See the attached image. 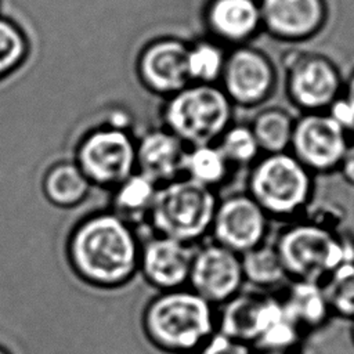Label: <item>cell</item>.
<instances>
[{
    "label": "cell",
    "mask_w": 354,
    "mask_h": 354,
    "mask_svg": "<svg viewBox=\"0 0 354 354\" xmlns=\"http://www.w3.org/2000/svg\"><path fill=\"white\" fill-rule=\"evenodd\" d=\"M350 142L347 131L326 112H306L293 124L289 152L315 177L337 171Z\"/></svg>",
    "instance_id": "obj_8"
},
{
    "label": "cell",
    "mask_w": 354,
    "mask_h": 354,
    "mask_svg": "<svg viewBox=\"0 0 354 354\" xmlns=\"http://www.w3.org/2000/svg\"><path fill=\"white\" fill-rule=\"evenodd\" d=\"M344 217L346 213L342 206L326 201L317 203L313 199V202L307 206L301 217L297 220H304L335 232H343Z\"/></svg>",
    "instance_id": "obj_30"
},
{
    "label": "cell",
    "mask_w": 354,
    "mask_h": 354,
    "mask_svg": "<svg viewBox=\"0 0 354 354\" xmlns=\"http://www.w3.org/2000/svg\"><path fill=\"white\" fill-rule=\"evenodd\" d=\"M261 28L285 39L314 33L324 19L321 0H259Z\"/></svg>",
    "instance_id": "obj_17"
},
{
    "label": "cell",
    "mask_w": 354,
    "mask_h": 354,
    "mask_svg": "<svg viewBox=\"0 0 354 354\" xmlns=\"http://www.w3.org/2000/svg\"><path fill=\"white\" fill-rule=\"evenodd\" d=\"M218 199L217 191L183 176L158 187L147 225L152 234L199 245L210 234Z\"/></svg>",
    "instance_id": "obj_5"
},
{
    "label": "cell",
    "mask_w": 354,
    "mask_h": 354,
    "mask_svg": "<svg viewBox=\"0 0 354 354\" xmlns=\"http://www.w3.org/2000/svg\"><path fill=\"white\" fill-rule=\"evenodd\" d=\"M225 48L212 41H201L189 46L187 66L192 83L214 84L220 82Z\"/></svg>",
    "instance_id": "obj_28"
},
{
    "label": "cell",
    "mask_w": 354,
    "mask_h": 354,
    "mask_svg": "<svg viewBox=\"0 0 354 354\" xmlns=\"http://www.w3.org/2000/svg\"><path fill=\"white\" fill-rule=\"evenodd\" d=\"M241 264L245 288L264 293H278L289 282L272 241L241 254Z\"/></svg>",
    "instance_id": "obj_20"
},
{
    "label": "cell",
    "mask_w": 354,
    "mask_h": 354,
    "mask_svg": "<svg viewBox=\"0 0 354 354\" xmlns=\"http://www.w3.org/2000/svg\"><path fill=\"white\" fill-rule=\"evenodd\" d=\"M206 18L217 43L225 50L250 37L261 25L256 0H213Z\"/></svg>",
    "instance_id": "obj_18"
},
{
    "label": "cell",
    "mask_w": 354,
    "mask_h": 354,
    "mask_svg": "<svg viewBox=\"0 0 354 354\" xmlns=\"http://www.w3.org/2000/svg\"><path fill=\"white\" fill-rule=\"evenodd\" d=\"M195 354H257V350L245 342L214 332Z\"/></svg>",
    "instance_id": "obj_31"
},
{
    "label": "cell",
    "mask_w": 354,
    "mask_h": 354,
    "mask_svg": "<svg viewBox=\"0 0 354 354\" xmlns=\"http://www.w3.org/2000/svg\"><path fill=\"white\" fill-rule=\"evenodd\" d=\"M277 295L306 337L324 329L333 318L321 283L289 281Z\"/></svg>",
    "instance_id": "obj_19"
},
{
    "label": "cell",
    "mask_w": 354,
    "mask_h": 354,
    "mask_svg": "<svg viewBox=\"0 0 354 354\" xmlns=\"http://www.w3.org/2000/svg\"><path fill=\"white\" fill-rule=\"evenodd\" d=\"M141 328L163 354H195L217 330L216 307L188 286L156 292L141 313Z\"/></svg>",
    "instance_id": "obj_2"
},
{
    "label": "cell",
    "mask_w": 354,
    "mask_h": 354,
    "mask_svg": "<svg viewBox=\"0 0 354 354\" xmlns=\"http://www.w3.org/2000/svg\"><path fill=\"white\" fill-rule=\"evenodd\" d=\"M257 354H307L304 347H295L286 350H267V351H257Z\"/></svg>",
    "instance_id": "obj_33"
},
{
    "label": "cell",
    "mask_w": 354,
    "mask_h": 354,
    "mask_svg": "<svg viewBox=\"0 0 354 354\" xmlns=\"http://www.w3.org/2000/svg\"><path fill=\"white\" fill-rule=\"evenodd\" d=\"M260 102H261V101H260ZM260 102H259V104H260ZM259 104H257V105H256V106H254V109H256V112H261V111H260V109H259ZM279 111H281V109H279ZM300 113H301V109H300V108H299V112H297V113H296V115H295V116H292V118H293V119H296V118H297V116H299V115H300ZM288 115H289V113H288Z\"/></svg>",
    "instance_id": "obj_36"
},
{
    "label": "cell",
    "mask_w": 354,
    "mask_h": 354,
    "mask_svg": "<svg viewBox=\"0 0 354 354\" xmlns=\"http://www.w3.org/2000/svg\"><path fill=\"white\" fill-rule=\"evenodd\" d=\"M75 162L91 184L113 189L136 171V140L119 129L93 130L79 142Z\"/></svg>",
    "instance_id": "obj_7"
},
{
    "label": "cell",
    "mask_w": 354,
    "mask_h": 354,
    "mask_svg": "<svg viewBox=\"0 0 354 354\" xmlns=\"http://www.w3.org/2000/svg\"><path fill=\"white\" fill-rule=\"evenodd\" d=\"M350 337H351V342L354 346V319L350 321Z\"/></svg>",
    "instance_id": "obj_35"
},
{
    "label": "cell",
    "mask_w": 354,
    "mask_h": 354,
    "mask_svg": "<svg viewBox=\"0 0 354 354\" xmlns=\"http://www.w3.org/2000/svg\"><path fill=\"white\" fill-rule=\"evenodd\" d=\"M289 281L322 283L340 264L354 261V238L304 220L283 223L272 241Z\"/></svg>",
    "instance_id": "obj_4"
},
{
    "label": "cell",
    "mask_w": 354,
    "mask_h": 354,
    "mask_svg": "<svg viewBox=\"0 0 354 354\" xmlns=\"http://www.w3.org/2000/svg\"><path fill=\"white\" fill-rule=\"evenodd\" d=\"M333 318L354 319V261L335 268L321 283Z\"/></svg>",
    "instance_id": "obj_27"
},
{
    "label": "cell",
    "mask_w": 354,
    "mask_h": 354,
    "mask_svg": "<svg viewBox=\"0 0 354 354\" xmlns=\"http://www.w3.org/2000/svg\"><path fill=\"white\" fill-rule=\"evenodd\" d=\"M245 191L271 220L289 223L313 202L315 176L290 152L261 155L248 170Z\"/></svg>",
    "instance_id": "obj_3"
},
{
    "label": "cell",
    "mask_w": 354,
    "mask_h": 354,
    "mask_svg": "<svg viewBox=\"0 0 354 354\" xmlns=\"http://www.w3.org/2000/svg\"><path fill=\"white\" fill-rule=\"evenodd\" d=\"M275 299V293L245 288L216 307L217 332L253 346L271 313Z\"/></svg>",
    "instance_id": "obj_15"
},
{
    "label": "cell",
    "mask_w": 354,
    "mask_h": 354,
    "mask_svg": "<svg viewBox=\"0 0 354 354\" xmlns=\"http://www.w3.org/2000/svg\"><path fill=\"white\" fill-rule=\"evenodd\" d=\"M0 354H8L3 347H0Z\"/></svg>",
    "instance_id": "obj_37"
},
{
    "label": "cell",
    "mask_w": 354,
    "mask_h": 354,
    "mask_svg": "<svg viewBox=\"0 0 354 354\" xmlns=\"http://www.w3.org/2000/svg\"><path fill=\"white\" fill-rule=\"evenodd\" d=\"M185 43L177 40H159L149 44L138 61V72L142 82L155 93L173 95L174 93L189 86Z\"/></svg>",
    "instance_id": "obj_14"
},
{
    "label": "cell",
    "mask_w": 354,
    "mask_h": 354,
    "mask_svg": "<svg viewBox=\"0 0 354 354\" xmlns=\"http://www.w3.org/2000/svg\"><path fill=\"white\" fill-rule=\"evenodd\" d=\"M188 288L214 307L221 306L245 289L241 256L213 241L196 245Z\"/></svg>",
    "instance_id": "obj_10"
},
{
    "label": "cell",
    "mask_w": 354,
    "mask_h": 354,
    "mask_svg": "<svg viewBox=\"0 0 354 354\" xmlns=\"http://www.w3.org/2000/svg\"><path fill=\"white\" fill-rule=\"evenodd\" d=\"M342 97H344V98L351 104V106L354 108V75H353L351 79L347 82L344 90H343Z\"/></svg>",
    "instance_id": "obj_34"
},
{
    "label": "cell",
    "mask_w": 354,
    "mask_h": 354,
    "mask_svg": "<svg viewBox=\"0 0 354 354\" xmlns=\"http://www.w3.org/2000/svg\"><path fill=\"white\" fill-rule=\"evenodd\" d=\"M340 177L350 185L354 187V137L350 138V142L342 156L337 171Z\"/></svg>",
    "instance_id": "obj_32"
},
{
    "label": "cell",
    "mask_w": 354,
    "mask_h": 354,
    "mask_svg": "<svg viewBox=\"0 0 354 354\" xmlns=\"http://www.w3.org/2000/svg\"><path fill=\"white\" fill-rule=\"evenodd\" d=\"M158 185L138 171H134L112 194V213L131 227L148 224Z\"/></svg>",
    "instance_id": "obj_21"
},
{
    "label": "cell",
    "mask_w": 354,
    "mask_h": 354,
    "mask_svg": "<svg viewBox=\"0 0 354 354\" xmlns=\"http://www.w3.org/2000/svg\"><path fill=\"white\" fill-rule=\"evenodd\" d=\"M188 147L167 129H155L136 141V171L158 187L184 176Z\"/></svg>",
    "instance_id": "obj_16"
},
{
    "label": "cell",
    "mask_w": 354,
    "mask_h": 354,
    "mask_svg": "<svg viewBox=\"0 0 354 354\" xmlns=\"http://www.w3.org/2000/svg\"><path fill=\"white\" fill-rule=\"evenodd\" d=\"M216 145L235 171H248L261 156L260 148L249 124L231 123L216 141Z\"/></svg>",
    "instance_id": "obj_26"
},
{
    "label": "cell",
    "mask_w": 354,
    "mask_h": 354,
    "mask_svg": "<svg viewBox=\"0 0 354 354\" xmlns=\"http://www.w3.org/2000/svg\"><path fill=\"white\" fill-rule=\"evenodd\" d=\"M234 171L216 144L198 145L187 149L184 177L203 187L218 191V188L230 181Z\"/></svg>",
    "instance_id": "obj_23"
},
{
    "label": "cell",
    "mask_w": 354,
    "mask_h": 354,
    "mask_svg": "<svg viewBox=\"0 0 354 354\" xmlns=\"http://www.w3.org/2000/svg\"><path fill=\"white\" fill-rule=\"evenodd\" d=\"M195 248L196 245L151 234L141 241L138 272L158 292L184 288L188 285Z\"/></svg>",
    "instance_id": "obj_11"
},
{
    "label": "cell",
    "mask_w": 354,
    "mask_h": 354,
    "mask_svg": "<svg viewBox=\"0 0 354 354\" xmlns=\"http://www.w3.org/2000/svg\"><path fill=\"white\" fill-rule=\"evenodd\" d=\"M271 218L246 192L218 199L210 228V241L243 254L270 241Z\"/></svg>",
    "instance_id": "obj_9"
},
{
    "label": "cell",
    "mask_w": 354,
    "mask_h": 354,
    "mask_svg": "<svg viewBox=\"0 0 354 354\" xmlns=\"http://www.w3.org/2000/svg\"><path fill=\"white\" fill-rule=\"evenodd\" d=\"M293 124L295 120L279 109L261 111L249 122L261 155L289 152Z\"/></svg>",
    "instance_id": "obj_24"
},
{
    "label": "cell",
    "mask_w": 354,
    "mask_h": 354,
    "mask_svg": "<svg viewBox=\"0 0 354 354\" xmlns=\"http://www.w3.org/2000/svg\"><path fill=\"white\" fill-rule=\"evenodd\" d=\"M163 123L188 148L216 144L232 123V101L220 83H191L169 97Z\"/></svg>",
    "instance_id": "obj_6"
},
{
    "label": "cell",
    "mask_w": 354,
    "mask_h": 354,
    "mask_svg": "<svg viewBox=\"0 0 354 354\" xmlns=\"http://www.w3.org/2000/svg\"><path fill=\"white\" fill-rule=\"evenodd\" d=\"M289 94L304 112H325L342 97V83L335 68L321 57H300L289 68Z\"/></svg>",
    "instance_id": "obj_13"
},
{
    "label": "cell",
    "mask_w": 354,
    "mask_h": 354,
    "mask_svg": "<svg viewBox=\"0 0 354 354\" xmlns=\"http://www.w3.org/2000/svg\"><path fill=\"white\" fill-rule=\"evenodd\" d=\"M274 73L270 62L259 51L235 44L225 51L220 86L238 105H256L270 93Z\"/></svg>",
    "instance_id": "obj_12"
},
{
    "label": "cell",
    "mask_w": 354,
    "mask_h": 354,
    "mask_svg": "<svg viewBox=\"0 0 354 354\" xmlns=\"http://www.w3.org/2000/svg\"><path fill=\"white\" fill-rule=\"evenodd\" d=\"M277 295V293H275ZM306 336L297 328V325L286 314L278 295L272 310L257 336L253 347L257 351L267 350H286L301 347Z\"/></svg>",
    "instance_id": "obj_25"
},
{
    "label": "cell",
    "mask_w": 354,
    "mask_h": 354,
    "mask_svg": "<svg viewBox=\"0 0 354 354\" xmlns=\"http://www.w3.org/2000/svg\"><path fill=\"white\" fill-rule=\"evenodd\" d=\"M26 55V41L21 30L0 17V79L17 69Z\"/></svg>",
    "instance_id": "obj_29"
},
{
    "label": "cell",
    "mask_w": 354,
    "mask_h": 354,
    "mask_svg": "<svg viewBox=\"0 0 354 354\" xmlns=\"http://www.w3.org/2000/svg\"><path fill=\"white\" fill-rule=\"evenodd\" d=\"M140 248L134 227L112 212H101L76 225L68 254L76 274L88 283L120 288L138 274Z\"/></svg>",
    "instance_id": "obj_1"
},
{
    "label": "cell",
    "mask_w": 354,
    "mask_h": 354,
    "mask_svg": "<svg viewBox=\"0 0 354 354\" xmlns=\"http://www.w3.org/2000/svg\"><path fill=\"white\" fill-rule=\"evenodd\" d=\"M90 187L91 183L75 160H64L50 166L41 180V188L47 199L64 207L82 202Z\"/></svg>",
    "instance_id": "obj_22"
}]
</instances>
